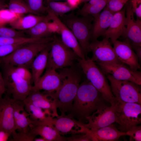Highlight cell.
Masks as SVG:
<instances>
[{
  "mask_svg": "<svg viewBox=\"0 0 141 141\" xmlns=\"http://www.w3.org/2000/svg\"><path fill=\"white\" fill-rule=\"evenodd\" d=\"M105 101L97 89L88 80L85 81L80 84L67 115L85 123L87 117L107 105Z\"/></svg>",
  "mask_w": 141,
  "mask_h": 141,
  "instance_id": "6da1fadb",
  "label": "cell"
},
{
  "mask_svg": "<svg viewBox=\"0 0 141 141\" xmlns=\"http://www.w3.org/2000/svg\"><path fill=\"white\" fill-rule=\"evenodd\" d=\"M62 85L57 91L49 94L61 112L65 115L70 110L81 80L79 72L73 66L60 69L59 73Z\"/></svg>",
  "mask_w": 141,
  "mask_h": 141,
  "instance_id": "7a4b0ae2",
  "label": "cell"
},
{
  "mask_svg": "<svg viewBox=\"0 0 141 141\" xmlns=\"http://www.w3.org/2000/svg\"><path fill=\"white\" fill-rule=\"evenodd\" d=\"M54 37H49L38 42L28 43L8 55L0 58V64L30 67L33 60L41 51L51 44Z\"/></svg>",
  "mask_w": 141,
  "mask_h": 141,
  "instance_id": "3957f363",
  "label": "cell"
},
{
  "mask_svg": "<svg viewBox=\"0 0 141 141\" xmlns=\"http://www.w3.org/2000/svg\"><path fill=\"white\" fill-rule=\"evenodd\" d=\"M61 17V20L72 32L85 55L90 52V40L91 38V21L93 17L91 16L78 17L73 13Z\"/></svg>",
  "mask_w": 141,
  "mask_h": 141,
  "instance_id": "277c9868",
  "label": "cell"
},
{
  "mask_svg": "<svg viewBox=\"0 0 141 141\" xmlns=\"http://www.w3.org/2000/svg\"><path fill=\"white\" fill-rule=\"evenodd\" d=\"M79 66L87 80L101 93L106 101L111 105L116 99L113 95L105 74L91 58L77 59Z\"/></svg>",
  "mask_w": 141,
  "mask_h": 141,
  "instance_id": "5b68a950",
  "label": "cell"
},
{
  "mask_svg": "<svg viewBox=\"0 0 141 141\" xmlns=\"http://www.w3.org/2000/svg\"><path fill=\"white\" fill-rule=\"evenodd\" d=\"M114 105L115 122L119 125L117 129L120 131L126 132L133 127L141 123V104L116 99Z\"/></svg>",
  "mask_w": 141,
  "mask_h": 141,
  "instance_id": "8992f818",
  "label": "cell"
},
{
  "mask_svg": "<svg viewBox=\"0 0 141 141\" xmlns=\"http://www.w3.org/2000/svg\"><path fill=\"white\" fill-rule=\"evenodd\" d=\"M79 58L74 51L64 44L61 40L54 36L49 51L46 68L56 70L73 66Z\"/></svg>",
  "mask_w": 141,
  "mask_h": 141,
  "instance_id": "52a82bcc",
  "label": "cell"
},
{
  "mask_svg": "<svg viewBox=\"0 0 141 141\" xmlns=\"http://www.w3.org/2000/svg\"><path fill=\"white\" fill-rule=\"evenodd\" d=\"M1 65L6 92L11 95L14 100L23 101L31 91L32 86L31 83L20 76L15 70L13 66Z\"/></svg>",
  "mask_w": 141,
  "mask_h": 141,
  "instance_id": "ba28073f",
  "label": "cell"
},
{
  "mask_svg": "<svg viewBox=\"0 0 141 141\" xmlns=\"http://www.w3.org/2000/svg\"><path fill=\"white\" fill-rule=\"evenodd\" d=\"M105 75L116 99L125 102L141 104V85L128 81L117 80L110 74Z\"/></svg>",
  "mask_w": 141,
  "mask_h": 141,
  "instance_id": "9c48e42d",
  "label": "cell"
},
{
  "mask_svg": "<svg viewBox=\"0 0 141 141\" xmlns=\"http://www.w3.org/2000/svg\"><path fill=\"white\" fill-rule=\"evenodd\" d=\"M97 63L105 74H110L117 80L128 81L141 85L140 71L133 70L121 63Z\"/></svg>",
  "mask_w": 141,
  "mask_h": 141,
  "instance_id": "30bf717a",
  "label": "cell"
},
{
  "mask_svg": "<svg viewBox=\"0 0 141 141\" xmlns=\"http://www.w3.org/2000/svg\"><path fill=\"white\" fill-rule=\"evenodd\" d=\"M125 5L126 29L122 36L126 38L125 40L128 42L133 49L141 47V20L137 17L135 20L131 0Z\"/></svg>",
  "mask_w": 141,
  "mask_h": 141,
  "instance_id": "8fae6325",
  "label": "cell"
},
{
  "mask_svg": "<svg viewBox=\"0 0 141 141\" xmlns=\"http://www.w3.org/2000/svg\"><path fill=\"white\" fill-rule=\"evenodd\" d=\"M47 16L57 26L58 32L60 34L61 40L66 45L71 49L79 58L84 59L85 55L78 42L71 30L58 16L46 8Z\"/></svg>",
  "mask_w": 141,
  "mask_h": 141,
  "instance_id": "7c38bea8",
  "label": "cell"
},
{
  "mask_svg": "<svg viewBox=\"0 0 141 141\" xmlns=\"http://www.w3.org/2000/svg\"><path fill=\"white\" fill-rule=\"evenodd\" d=\"M109 39L105 37L101 41L96 39L90 43V49L93 54L91 59L94 62L121 63L117 58Z\"/></svg>",
  "mask_w": 141,
  "mask_h": 141,
  "instance_id": "4fadbf2b",
  "label": "cell"
},
{
  "mask_svg": "<svg viewBox=\"0 0 141 141\" xmlns=\"http://www.w3.org/2000/svg\"><path fill=\"white\" fill-rule=\"evenodd\" d=\"M114 104L110 107L106 106L97 110L86 118L87 123H82L87 128L95 130L109 125L115 122Z\"/></svg>",
  "mask_w": 141,
  "mask_h": 141,
  "instance_id": "5bb4252c",
  "label": "cell"
},
{
  "mask_svg": "<svg viewBox=\"0 0 141 141\" xmlns=\"http://www.w3.org/2000/svg\"><path fill=\"white\" fill-rule=\"evenodd\" d=\"M16 101L7 95L0 99V130L6 131L12 136L16 133L14 116Z\"/></svg>",
  "mask_w": 141,
  "mask_h": 141,
  "instance_id": "9a60e30c",
  "label": "cell"
},
{
  "mask_svg": "<svg viewBox=\"0 0 141 141\" xmlns=\"http://www.w3.org/2000/svg\"><path fill=\"white\" fill-rule=\"evenodd\" d=\"M113 49L120 61L134 70L141 69L139 60L136 53L129 43L126 41L117 40L113 43Z\"/></svg>",
  "mask_w": 141,
  "mask_h": 141,
  "instance_id": "2e32d148",
  "label": "cell"
},
{
  "mask_svg": "<svg viewBox=\"0 0 141 141\" xmlns=\"http://www.w3.org/2000/svg\"><path fill=\"white\" fill-rule=\"evenodd\" d=\"M59 73L56 70L46 68L45 72L32 86L31 91L43 90L48 93L58 91L62 85Z\"/></svg>",
  "mask_w": 141,
  "mask_h": 141,
  "instance_id": "e0dca14e",
  "label": "cell"
},
{
  "mask_svg": "<svg viewBox=\"0 0 141 141\" xmlns=\"http://www.w3.org/2000/svg\"><path fill=\"white\" fill-rule=\"evenodd\" d=\"M88 134L91 141H114L118 140L125 132H122L112 124L107 126L95 130H91L84 127L82 124L80 133Z\"/></svg>",
  "mask_w": 141,
  "mask_h": 141,
  "instance_id": "ac0fdd59",
  "label": "cell"
},
{
  "mask_svg": "<svg viewBox=\"0 0 141 141\" xmlns=\"http://www.w3.org/2000/svg\"><path fill=\"white\" fill-rule=\"evenodd\" d=\"M125 8L115 13L111 22L103 36L110 39L113 43L125 33L126 18Z\"/></svg>",
  "mask_w": 141,
  "mask_h": 141,
  "instance_id": "d6986e66",
  "label": "cell"
},
{
  "mask_svg": "<svg viewBox=\"0 0 141 141\" xmlns=\"http://www.w3.org/2000/svg\"><path fill=\"white\" fill-rule=\"evenodd\" d=\"M52 124L54 127L61 135L69 133H77L73 128H75L78 131L80 128L81 122L68 115L59 116L53 118Z\"/></svg>",
  "mask_w": 141,
  "mask_h": 141,
  "instance_id": "ffe728a7",
  "label": "cell"
},
{
  "mask_svg": "<svg viewBox=\"0 0 141 141\" xmlns=\"http://www.w3.org/2000/svg\"><path fill=\"white\" fill-rule=\"evenodd\" d=\"M104 8L103 11L94 19L91 36L93 40L103 35L109 26L114 14L106 7Z\"/></svg>",
  "mask_w": 141,
  "mask_h": 141,
  "instance_id": "44dd1931",
  "label": "cell"
},
{
  "mask_svg": "<svg viewBox=\"0 0 141 141\" xmlns=\"http://www.w3.org/2000/svg\"><path fill=\"white\" fill-rule=\"evenodd\" d=\"M14 120L16 131L26 132L30 130L32 122L29 114L24 109L23 101H16L14 107Z\"/></svg>",
  "mask_w": 141,
  "mask_h": 141,
  "instance_id": "7402d4cb",
  "label": "cell"
},
{
  "mask_svg": "<svg viewBox=\"0 0 141 141\" xmlns=\"http://www.w3.org/2000/svg\"><path fill=\"white\" fill-rule=\"evenodd\" d=\"M25 109L29 114V117L36 124H44L53 126L52 121L53 118L51 113L48 109H43L36 107L32 104L23 101Z\"/></svg>",
  "mask_w": 141,
  "mask_h": 141,
  "instance_id": "603a6c76",
  "label": "cell"
},
{
  "mask_svg": "<svg viewBox=\"0 0 141 141\" xmlns=\"http://www.w3.org/2000/svg\"><path fill=\"white\" fill-rule=\"evenodd\" d=\"M46 16L44 19L38 23L32 28L26 31V32L30 36L34 38H44L50 37L53 33L58 32L57 27Z\"/></svg>",
  "mask_w": 141,
  "mask_h": 141,
  "instance_id": "cb8c5ba5",
  "label": "cell"
},
{
  "mask_svg": "<svg viewBox=\"0 0 141 141\" xmlns=\"http://www.w3.org/2000/svg\"><path fill=\"white\" fill-rule=\"evenodd\" d=\"M30 130L35 137L40 136L47 141H66V137L60 135L53 126L32 124L30 126Z\"/></svg>",
  "mask_w": 141,
  "mask_h": 141,
  "instance_id": "d4e9b609",
  "label": "cell"
},
{
  "mask_svg": "<svg viewBox=\"0 0 141 141\" xmlns=\"http://www.w3.org/2000/svg\"><path fill=\"white\" fill-rule=\"evenodd\" d=\"M51 44L37 55L30 67L32 70V81L34 84L41 76L46 68L48 55L50 48Z\"/></svg>",
  "mask_w": 141,
  "mask_h": 141,
  "instance_id": "484cf974",
  "label": "cell"
},
{
  "mask_svg": "<svg viewBox=\"0 0 141 141\" xmlns=\"http://www.w3.org/2000/svg\"><path fill=\"white\" fill-rule=\"evenodd\" d=\"M46 16L30 14L21 16L10 23L11 27L17 30H27L44 19Z\"/></svg>",
  "mask_w": 141,
  "mask_h": 141,
  "instance_id": "4316f807",
  "label": "cell"
},
{
  "mask_svg": "<svg viewBox=\"0 0 141 141\" xmlns=\"http://www.w3.org/2000/svg\"><path fill=\"white\" fill-rule=\"evenodd\" d=\"M46 8L58 16H61L75 9L72 7L66 2H56L51 1L47 2Z\"/></svg>",
  "mask_w": 141,
  "mask_h": 141,
  "instance_id": "83f0119b",
  "label": "cell"
},
{
  "mask_svg": "<svg viewBox=\"0 0 141 141\" xmlns=\"http://www.w3.org/2000/svg\"><path fill=\"white\" fill-rule=\"evenodd\" d=\"M109 0H102L93 5L86 7H83L78 12L83 16H91L94 19L96 17L104 8Z\"/></svg>",
  "mask_w": 141,
  "mask_h": 141,
  "instance_id": "f1b7e54d",
  "label": "cell"
},
{
  "mask_svg": "<svg viewBox=\"0 0 141 141\" xmlns=\"http://www.w3.org/2000/svg\"><path fill=\"white\" fill-rule=\"evenodd\" d=\"M8 8L11 11L17 14L24 15L30 13L35 14L24 0H9Z\"/></svg>",
  "mask_w": 141,
  "mask_h": 141,
  "instance_id": "f546056e",
  "label": "cell"
},
{
  "mask_svg": "<svg viewBox=\"0 0 141 141\" xmlns=\"http://www.w3.org/2000/svg\"><path fill=\"white\" fill-rule=\"evenodd\" d=\"M28 103L42 109L49 110L51 113V116L53 118L59 116L57 113V108L55 104L51 98L43 99Z\"/></svg>",
  "mask_w": 141,
  "mask_h": 141,
  "instance_id": "4dcf8cb0",
  "label": "cell"
},
{
  "mask_svg": "<svg viewBox=\"0 0 141 141\" xmlns=\"http://www.w3.org/2000/svg\"><path fill=\"white\" fill-rule=\"evenodd\" d=\"M41 40L40 38L31 37L11 38L0 37V46L17 43H28L39 41Z\"/></svg>",
  "mask_w": 141,
  "mask_h": 141,
  "instance_id": "1f68e13d",
  "label": "cell"
},
{
  "mask_svg": "<svg viewBox=\"0 0 141 141\" xmlns=\"http://www.w3.org/2000/svg\"><path fill=\"white\" fill-rule=\"evenodd\" d=\"M24 15L14 13L8 8L3 9L0 10V26L10 24Z\"/></svg>",
  "mask_w": 141,
  "mask_h": 141,
  "instance_id": "d6a6232c",
  "label": "cell"
},
{
  "mask_svg": "<svg viewBox=\"0 0 141 141\" xmlns=\"http://www.w3.org/2000/svg\"><path fill=\"white\" fill-rule=\"evenodd\" d=\"M0 37L11 38L26 37L24 32L14 29L11 27L0 26Z\"/></svg>",
  "mask_w": 141,
  "mask_h": 141,
  "instance_id": "836d02e7",
  "label": "cell"
},
{
  "mask_svg": "<svg viewBox=\"0 0 141 141\" xmlns=\"http://www.w3.org/2000/svg\"><path fill=\"white\" fill-rule=\"evenodd\" d=\"M31 10L36 15H40L46 11L45 7L43 3V0H25Z\"/></svg>",
  "mask_w": 141,
  "mask_h": 141,
  "instance_id": "e575fe53",
  "label": "cell"
},
{
  "mask_svg": "<svg viewBox=\"0 0 141 141\" xmlns=\"http://www.w3.org/2000/svg\"><path fill=\"white\" fill-rule=\"evenodd\" d=\"M129 0H109L105 7L115 13L121 10Z\"/></svg>",
  "mask_w": 141,
  "mask_h": 141,
  "instance_id": "d590c367",
  "label": "cell"
},
{
  "mask_svg": "<svg viewBox=\"0 0 141 141\" xmlns=\"http://www.w3.org/2000/svg\"><path fill=\"white\" fill-rule=\"evenodd\" d=\"M13 66L15 70L20 76L25 80L31 83L32 74L28 68L22 66Z\"/></svg>",
  "mask_w": 141,
  "mask_h": 141,
  "instance_id": "8d00e7d4",
  "label": "cell"
},
{
  "mask_svg": "<svg viewBox=\"0 0 141 141\" xmlns=\"http://www.w3.org/2000/svg\"><path fill=\"white\" fill-rule=\"evenodd\" d=\"M26 43H17L0 46V58L8 55Z\"/></svg>",
  "mask_w": 141,
  "mask_h": 141,
  "instance_id": "74e56055",
  "label": "cell"
},
{
  "mask_svg": "<svg viewBox=\"0 0 141 141\" xmlns=\"http://www.w3.org/2000/svg\"><path fill=\"white\" fill-rule=\"evenodd\" d=\"M11 141H33L36 138L30 130L26 132H18L12 135Z\"/></svg>",
  "mask_w": 141,
  "mask_h": 141,
  "instance_id": "f35d334b",
  "label": "cell"
},
{
  "mask_svg": "<svg viewBox=\"0 0 141 141\" xmlns=\"http://www.w3.org/2000/svg\"><path fill=\"white\" fill-rule=\"evenodd\" d=\"M126 136H129L130 141H141V126L136 125L125 132Z\"/></svg>",
  "mask_w": 141,
  "mask_h": 141,
  "instance_id": "ab89813d",
  "label": "cell"
},
{
  "mask_svg": "<svg viewBox=\"0 0 141 141\" xmlns=\"http://www.w3.org/2000/svg\"><path fill=\"white\" fill-rule=\"evenodd\" d=\"M72 134L70 136L66 137V141H91L90 138L86 133Z\"/></svg>",
  "mask_w": 141,
  "mask_h": 141,
  "instance_id": "60d3db41",
  "label": "cell"
},
{
  "mask_svg": "<svg viewBox=\"0 0 141 141\" xmlns=\"http://www.w3.org/2000/svg\"><path fill=\"white\" fill-rule=\"evenodd\" d=\"M133 11L137 17L141 19V0H131Z\"/></svg>",
  "mask_w": 141,
  "mask_h": 141,
  "instance_id": "b9f144b4",
  "label": "cell"
},
{
  "mask_svg": "<svg viewBox=\"0 0 141 141\" xmlns=\"http://www.w3.org/2000/svg\"><path fill=\"white\" fill-rule=\"evenodd\" d=\"M5 92L6 89L3 77V75L0 72V99L3 97Z\"/></svg>",
  "mask_w": 141,
  "mask_h": 141,
  "instance_id": "7bdbcfd3",
  "label": "cell"
},
{
  "mask_svg": "<svg viewBox=\"0 0 141 141\" xmlns=\"http://www.w3.org/2000/svg\"><path fill=\"white\" fill-rule=\"evenodd\" d=\"M11 134L9 132L3 130H0V141H7Z\"/></svg>",
  "mask_w": 141,
  "mask_h": 141,
  "instance_id": "ee69618b",
  "label": "cell"
},
{
  "mask_svg": "<svg viewBox=\"0 0 141 141\" xmlns=\"http://www.w3.org/2000/svg\"><path fill=\"white\" fill-rule=\"evenodd\" d=\"M67 3L73 8L76 9L81 3L82 0H67Z\"/></svg>",
  "mask_w": 141,
  "mask_h": 141,
  "instance_id": "f6af8a7d",
  "label": "cell"
},
{
  "mask_svg": "<svg viewBox=\"0 0 141 141\" xmlns=\"http://www.w3.org/2000/svg\"><path fill=\"white\" fill-rule=\"evenodd\" d=\"M8 8V4H7L4 0H0V10L1 9Z\"/></svg>",
  "mask_w": 141,
  "mask_h": 141,
  "instance_id": "bcb514c9",
  "label": "cell"
},
{
  "mask_svg": "<svg viewBox=\"0 0 141 141\" xmlns=\"http://www.w3.org/2000/svg\"><path fill=\"white\" fill-rule=\"evenodd\" d=\"M34 141H47V140L44 138L41 137L38 138H35Z\"/></svg>",
  "mask_w": 141,
  "mask_h": 141,
  "instance_id": "7dc6e473",
  "label": "cell"
},
{
  "mask_svg": "<svg viewBox=\"0 0 141 141\" xmlns=\"http://www.w3.org/2000/svg\"><path fill=\"white\" fill-rule=\"evenodd\" d=\"M90 0H82V2H88Z\"/></svg>",
  "mask_w": 141,
  "mask_h": 141,
  "instance_id": "c3c4849f",
  "label": "cell"
},
{
  "mask_svg": "<svg viewBox=\"0 0 141 141\" xmlns=\"http://www.w3.org/2000/svg\"><path fill=\"white\" fill-rule=\"evenodd\" d=\"M46 2H48L51 1H54L56 0H45Z\"/></svg>",
  "mask_w": 141,
  "mask_h": 141,
  "instance_id": "681fc988",
  "label": "cell"
},
{
  "mask_svg": "<svg viewBox=\"0 0 141 141\" xmlns=\"http://www.w3.org/2000/svg\"><path fill=\"white\" fill-rule=\"evenodd\" d=\"M4 0L5 1V0Z\"/></svg>",
  "mask_w": 141,
  "mask_h": 141,
  "instance_id": "f907efd6",
  "label": "cell"
}]
</instances>
